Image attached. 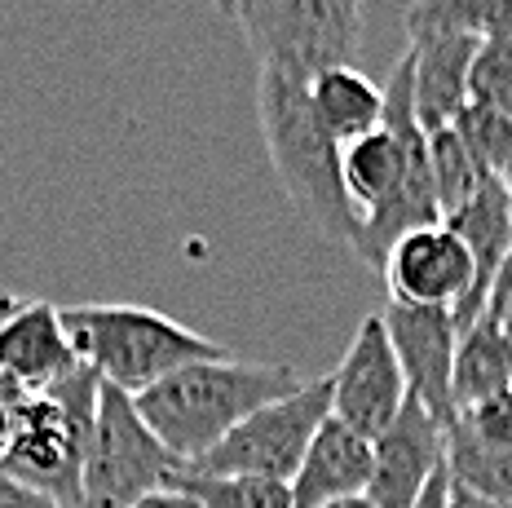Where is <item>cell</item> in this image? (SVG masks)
Segmentation results:
<instances>
[{
  "mask_svg": "<svg viewBox=\"0 0 512 508\" xmlns=\"http://www.w3.org/2000/svg\"><path fill=\"white\" fill-rule=\"evenodd\" d=\"M340 177H345V195L354 199L362 217L349 252L367 270H384L389 248L402 235L442 221L429 164V133L415 120L411 54H402L384 84V129L358 137L354 146L340 151Z\"/></svg>",
  "mask_w": 512,
  "mask_h": 508,
  "instance_id": "cell-1",
  "label": "cell"
},
{
  "mask_svg": "<svg viewBox=\"0 0 512 508\" xmlns=\"http://www.w3.org/2000/svg\"><path fill=\"white\" fill-rule=\"evenodd\" d=\"M305 380L292 363H243V358H208L173 372L168 380L137 394V411L155 438L186 464L208 455L221 438L243 425L252 411L296 394Z\"/></svg>",
  "mask_w": 512,
  "mask_h": 508,
  "instance_id": "cell-2",
  "label": "cell"
},
{
  "mask_svg": "<svg viewBox=\"0 0 512 508\" xmlns=\"http://www.w3.org/2000/svg\"><path fill=\"white\" fill-rule=\"evenodd\" d=\"M256 115H261V137L283 195L318 235L349 248L362 217L354 199L345 195L340 146L323 133L314 107H309V84L287 80L279 71H261L256 76Z\"/></svg>",
  "mask_w": 512,
  "mask_h": 508,
  "instance_id": "cell-3",
  "label": "cell"
},
{
  "mask_svg": "<svg viewBox=\"0 0 512 508\" xmlns=\"http://www.w3.org/2000/svg\"><path fill=\"white\" fill-rule=\"evenodd\" d=\"M62 323H67L80 363L93 367L102 385H115L133 398L190 363L230 358V349L217 345L212 336L190 332L177 319L146 310V305H67Z\"/></svg>",
  "mask_w": 512,
  "mask_h": 508,
  "instance_id": "cell-4",
  "label": "cell"
},
{
  "mask_svg": "<svg viewBox=\"0 0 512 508\" xmlns=\"http://www.w3.org/2000/svg\"><path fill=\"white\" fill-rule=\"evenodd\" d=\"M98 398L102 376L84 363L67 380L36 394L9 451L0 455V473L36 486L62 508H80L84 464H89L93 433H98Z\"/></svg>",
  "mask_w": 512,
  "mask_h": 508,
  "instance_id": "cell-5",
  "label": "cell"
},
{
  "mask_svg": "<svg viewBox=\"0 0 512 508\" xmlns=\"http://www.w3.org/2000/svg\"><path fill=\"white\" fill-rule=\"evenodd\" d=\"M362 9L349 0H243V40L261 62V71H279L287 80L314 84L323 71L354 67Z\"/></svg>",
  "mask_w": 512,
  "mask_h": 508,
  "instance_id": "cell-6",
  "label": "cell"
},
{
  "mask_svg": "<svg viewBox=\"0 0 512 508\" xmlns=\"http://www.w3.org/2000/svg\"><path fill=\"white\" fill-rule=\"evenodd\" d=\"M332 420V376L305 380L296 394H287L270 407L252 411L243 425H234L226 438L186 473L199 478H270V482H292L301 469L314 433Z\"/></svg>",
  "mask_w": 512,
  "mask_h": 508,
  "instance_id": "cell-7",
  "label": "cell"
},
{
  "mask_svg": "<svg viewBox=\"0 0 512 508\" xmlns=\"http://www.w3.org/2000/svg\"><path fill=\"white\" fill-rule=\"evenodd\" d=\"M177 473L181 460L142 420L137 398L115 385H102L98 433H93L89 464H84L80 508H137L146 495L168 491Z\"/></svg>",
  "mask_w": 512,
  "mask_h": 508,
  "instance_id": "cell-8",
  "label": "cell"
},
{
  "mask_svg": "<svg viewBox=\"0 0 512 508\" xmlns=\"http://www.w3.org/2000/svg\"><path fill=\"white\" fill-rule=\"evenodd\" d=\"M407 398L411 385L398 354H393L384 314H367L358 323L345 358H340V367L332 372V416L376 442L402 416Z\"/></svg>",
  "mask_w": 512,
  "mask_h": 508,
  "instance_id": "cell-9",
  "label": "cell"
},
{
  "mask_svg": "<svg viewBox=\"0 0 512 508\" xmlns=\"http://www.w3.org/2000/svg\"><path fill=\"white\" fill-rule=\"evenodd\" d=\"M380 274L389 279L393 305L451 310V314L473 296V283H477L473 257H468L464 239L446 221L402 235L389 248V261H384Z\"/></svg>",
  "mask_w": 512,
  "mask_h": 508,
  "instance_id": "cell-10",
  "label": "cell"
},
{
  "mask_svg": "<svg viewBox=\"0 0 512 508\" xmlns=\"http://www.w3.org/2000/svg\"><path fill=\"white\" fill-rule=\"evenodd\" d=\"M393 354H398L402 372H407L411 398L429 407V416L442 429L455 425V402H451V380H455V349H460V327L451 310H415V305H389L384 310Z\"/></svg>",
  "mask_w": 512,
  "mask_h": 508,
  "instance_id": "cell-11",
  "label": "cell"
},
{
  "mask_svg": "<svg viewBox=\"0 0 512 508\" xmlns=\"http://www.w3.org/2000/svg\"><path fill=\"white\" fill-rule=\"evenodd\" d=\"M446 464V429L429 416L420 398H407L402 416L376 438L367 500L376 508H415L433 473Z\"/></svg>",
  "mask_w": 512,
  "mask_h": 508,
  "instance_id": "cell-12",
  "label": "cell"
},
{
  "mask_svg": "<svg viewBox=\"0 0 512 508\" xmlns=\"http://www.w3.org/2000/svg\"><path fill=\"white\" fill-rule=\"evenodd\" d=\"M411 76H415V120L424 133L451 129L468 107V76L482 54V40L460 31H429L411 36Z\"/></svg>",
  "mask_w": 512,
  "mask_h": 508,
  "instance_id": "cell-13",
  "label": "cell"
},
{
  "mask_svg": "<svg viewBox=\"0 0 512 508\" xmlns=\"http://www.w3.org/2000/svg\"><path fill=\"white\" fill-rule=\"evenodd\" d=\"M80 367L67 323L53 301H23L0 323V372L23 380L31 394H45Z\"/></svg>",
  "mask_w": 512,
  "mask_h": 508,
  "instance_id": "cell-14",
  "label": "cell"
},
{
  "mask_svg": "<svg viewBox=\"0 0 512 508\" xmlns=\"http://www.w3.org/2000/svg\"><path fill=\"white\" fill-rule=\"evenodd\" d=\"M371 469H376V442L349 429L345 420H327L309 442L301 469L292 478L296 508H327L336 500H354L371 491Z\"/></svg>",
  "mask_w": 512,
  "mask_h": 508,
  "instance_id": "cell-15",
  "label": "cell"
},
{
  "mask_svg": "<svg viewBox=\"0 0 512 508\" xmlns=\"http://www.w3.org/2000/svg\"><path fill=\"white\" fill-rule=\"evenodd\" d=\"M446 226L464 239L468 257H473V270H477L473 296L455 310V327H460V336H464L468 327L482 319L490 283H495V274H499V266H504V257L512 248V190H508V182L486 173L482 186H477V195L468 199L460 213L446 217Z\"/></svg>",
  "mask_w": 512,
  "mask_h": 508,
  "instance_id": "cell-16",
  "label": "cell"
},
{
  "mask_svg": "<svg viewBox=\"0 0 512 508\" xmlns=\"http://www.w3.org/2000/svg\"><path fill=\"white\" fill-rule=\"evenodd\" d=\"M309 107L340 151L354 146L358 137L384 129V89L371 76H362L358 67L323 71L309 84Z\"/></svg>",
  "mask_w": 512,
  "mask_h": 508,
  "instance_id": "cell-17",
  "label": "cell"
},
{
  "mask_svg": "<svg viewBox=\"0 0 512 508\" xmlns=\"http://www.w3.org/2000/svg\"><path fill=\"white\" fill-rule=\"evenodd\" d=\"M508 389H512V341L495 323L477 319L460 336V349H455V380H451L455 416L508 394Z\"/></svg>",
  "mask_w": 512,
  "mask_h": 508,
  "instance_id": "cell-18",
  "label": "cell"
},
{
  "mask_svg": "<svg viewBox=\"0 0 512 508\" xmlns=\"http://www.w3.org/2000/svg\"><path fill=\"white\" fill-rule=\"evenodd\" d=\"M411 36L429 31H460V36L504 40L512 45V0H415L407 9Z\"/></svg>",
  "mask_w": 512,
  "mask_h": 508,
  "instance_id": "cell-19",
  "label": "cell"
},
{
  "mask_svg": "<svg viewBox=\"0 0 512 508\" xmlns=\"http://www.w3.org/2000/svg\"><path fill=\"white\" fill-rule=\"evenodd\" d=\"M446 469L464 491L512 508V447H486V442L446 433Z\"/></svg>",
  "mask_w": 512,
  "mask_h": 508,
  "instance_id": "cell-20",
  "label": "cell"
},
{
  "mask_svg": "<svg viewBox=\"0 0 512 508\" xmlns=\"http://www.w3.org/2000/svg\"><path fill=\"white\" fill-rule=\"evenodd\" d=\"M173 486L186 491L199 508H296L292 482L270 478H199V473L181 469Z\"/></svg>",
  "mask_w": 512,
  "mask_h": 508,
  "instance_id": "cell-21",
  "label": "cell"
},
{
  "mask_svg": "<svg viewBox=\"0 0 512 508\" xmlns=\"http://www.w3.org/2000/svg\"><path fill=\"white\" fill-rule=\"evenodd\" d=\"M429 164H433V190H437V204H442V221H446L477 195L486 173L477 168V160L468 155V146L460 142L455 129L429 133Z\"/></svg>",
  "mask_w": 512,
  "mask_h": 508,
  "instance_id": "cell-22",
  "label": "cell"
},
{
  "mask_svg": "<svg viewBox=\"0 0 512 508\" xmlns=\"http://www.w3.org/2000/svg\"><path fill=\"white\" fill-rule=\"evenodd\" d=\"M451 129L460 133V142L468 146V155L477 160L482 173H490V177L512 173V115L508 111L464 107Z\"/></svg>",
  "mask_w": 512,
  "mask_h": 508,
  "instance_id": "cell-23",
  "label": "cell"
},
{
  "mask_svg": "<svg viewBox=\"0 0 512 508\" xmlns=\"http://www.w3.org/2000/svg\"><path fill=\"white\" fill-rule=\"evenodd\" d=\"M468 107H490L512 115V45L486 40L468 76Z\"/></svg>",
  "mask_w": 512,
  "mask_h": 508,
  "instance_id": "cell-24",
  "label": "cell"
},
{
  "mask_svg": "<svg viewBox=\"0 0 512 508\" xmlns=\"http://www.w3.org/2000/svg\"><path fill=\"white\" fill-rule=\"evenodd\" d=\"M446 433H460V438H473V442H486V447H512V389L499 398L482 402L473 411H460L455 425Z\"/></svg>",
  "mask_w": 512,
  "mask_h": 508,
  "instance_id": "cell-25",
  "label": "cell"
},
{
  "mask_svg": "<svg viewBox=\"0 0 512 508\" xmlns=\"http://www.w3.org/2000/svg\"><path fill=\"white\" fill-rule=\"evenodd\" d=\"M31 398H36V394H31L23 380H14L9 372H0V455H5L9 442H14V433H18V425H23Z\"/></svg>",
  "mask_w": 512,
  "mask_h": 508,
  "instance_id": "cell-26",
  "label": "cell"
},
{
  "mask_svg": "<svg viewBox=\"0 0 512 508\" xmlns=\"http://www.w3.org/2000/svg\"><path fill=\"white\" fill-rule=\"evenodd\" d=\"M486 323H495L499 332L512 341V248L504 257V266H499L495 283H490V296H486V310H482Z\"/></svg>",
  "mask_w": 512,
  "mask_h": 508,
  "instance_id": "cell-27",
  "label": "cell"
},
{
  "mask_svg": "<svg viewBox=\"0 0 512 508\" xmlns=\"http://www.w3.org/2000/svg\"><path fill=\"white\" fill-rule=\"evenodd\" d=\"M0 508H62L58 500H49V495H40L36 486L9 478V473H0Z\"/></svg>",
  "mask_w": 512,
  "mask_h": 508,
  "instance_id": "cell-28",
  "label": "cell"
},
{
  "mask_svg": "<svg viewBox=\"0 0 512 508\" xmlns=\"http://www.w3.org/2000/svg\"><path fill=\"white\" fill-rule=\"evenodd\" d=\"M446 500H451V469L442 464V469L433 473V482L424 486V495H420L415 508H446Z\"/></svg>",
  "mask_w": 512,
  "mask_h": 508,
  "instance_id": "cell-29",
  "label": "cell"
},
{
  "mask_svg": "<svg viewBox=\"0 0 512 508\" xmlns=\"http://www.w3.org/2000/svg\"><path fill=\"white\" fill-rule=\"evenodd\" d=\"M137 508H199L195 500H190L186 491H177V486H168V491H155V495H146Z\"/></svg>",
  "mask_w": 512,
  "mask_h": 508,
  "instance_id": "cell-30",
  "label": "cell"
},
{
  "mask_svg": "<svg viewBox=\"0 0 512 508\" xmlns=\"http://www.w3.org/2000/svg\"><path fill=\"white\" fill-rule=\"evenodd\" d=\"M446 508H508V504H495V500H486V495H473V491H464L460 482H451V500H446Z\"/></svg>",
  "mask_w": 512,
  "mask_h": 508,
  "instance_id": "cell-31",
  "label": "cell"
},
{
  "mask_svg": "<svg viewBox=\"0 0 512 508\" xmlns=\"http://www.w3.org/2000/svg\"><path fill=\"white\" fill-rule=\"evenodd\" d=\"M217 14H226V18H239V9H243V0H208Z\"/></svg>",
  "mask_w": 512,
  "mask_h": 508,
  "instance_id": "cell-32",
  "label": "cell"
},
{
  "mask_svg": "<svg viewBox=\"0 0 512 508\" xmlns=\"http://www.w3.org/2000/svg\"><path fill=\"white\" fill-rule=\"evenodd\" d=\"M327 508H376L367 500V495H354V500H336V504H327Z\"/></svg>",
  "mask_w": 512,
  "mask_h": 508,
  "instance_id": "cell-33",
  "label": "cell"
},
{
  "mask_svg": "<svg viewBox=\"0 0 512 508\" xmlns=\"http://www.w3.org/2000/svg\"><path fill=\"white\" fill-rule=\"evenodd\" d=\"M349 5H354V9H362V0H349Z\"/></svg>",
  "mask_w": 512,
  "mask_h": 508,
  "instance_id": "cell-34",
  "label": "cell"
},
{
  "mask_svg": "<svg viewBox=\"0 0 512 508\" xmlns=\"http://www.w3.org/2000/svg\"><path fill=\"white\" fill-rule=\"evenodd\" d=\"M504 182H508V190H512V173H508V177H504Z\"/></svg>",
  "mask_w": 512,
  "mask_h": 508,
  "instance_id": "cell-35",
  "label": "cell"
}]
</instances>
